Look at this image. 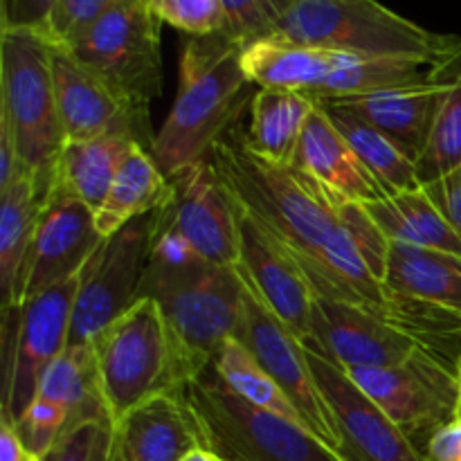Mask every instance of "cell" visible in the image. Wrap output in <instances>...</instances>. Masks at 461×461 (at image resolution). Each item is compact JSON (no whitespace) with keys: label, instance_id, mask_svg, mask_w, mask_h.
Instances as JSON below:
<instances>
[{"label":"cell","instance_id":"cell-1","mask_svg":"<svg viewBox=\"0 0 461 461\" xmlns=\"http://www.w3.org/2000/svg\"><path fill=\"white\" fill-rule=\"evenodd\" d=\"M207 158L239 207L295 259L313 286L324 273L329 248L345 230L342 205L293 165L270 162L250 151L237 126Z\"/></svg>","mask_w":461,"mask_h":461},{"label":"cell","instance_id":"cell-2","mask_svg":"<svg viewBox=\"0 0 461 461\" xmlns=\"http://www.w3.org/2000/svg\"><path fill=\"white\" fill-rule=\"evenodd\" d=\"M140 297L158 302L189 383L205 374L241 320L243 282L237 268L207 264L158 219Z\"/></svg>","mask_w":461,"mask_h":461},{"label":"cell","instance_id":"cell-3","mask_svg":"<svg viewBox=\"0 0 461 461\" xmlns=\"http://www.w3.org/2000/svg\"><path fill=\"white\" fill-rule=\"evenodd\" d=\"M241 54L243 45L225 32L185 41L178 93L149 151L167 178L210 156L252 104L257 90L243 70Z\"/></svg>","mask_w":461,"mask_h":461},{"label":"cell","instance_id":"cell-4","mask_svg":"<svg viewBox=\"0 0 461 461\" xmlns=\"http://www.w3.org/2000/svg\"><path fill=\"white\" fill-rule=\"evenodd\" d=\"M354 57L419 59L441 63L461 48L453 34H437L378 0H293L277 34Z\"/></svg>","mask_w":461,"mask_h":461},{"label":"cell","instance_id":"cell-5","mask_svg":"<svg viewBox=\"0 0 461 461\" xmlns=\"http://www.w3.org/2000/svg\"><path fill=\"white\" fill-rule=\"evenodd\" d=\"M0 117L12 129L27 174L52 192L66 135L59 120L48 36L0 30Z\"/></svg>","mask_w":461,"mask_h":461},{"label":"cell","instance_id":"cell-6","mask_svg":"<svg viewBox=\"0 0 461 461\" xmlns=\"http://www.w3.org/2000/svg\"><path fill=\"white\" fill-rule=\"evenodd\" d=\"M93 351L113 423L133 405L167 392H183L189 383L165 315L151 297H140L108 324L93 340Z\"/></svg>","mask_w":461,"mask_h":461},{"label":"cell","instance_id":"cell-7","mask_svg":"<svg viewBox=\"0 0 461 461\" xmlns=\"http://www.w3.org/2000/svg\"><path fill=\"white\" fill-rule=\"evenodd\" d=\"M203 448L221 461H347L320 437L239 399L207 369L183 390Z\"/></svg>","mask_w":461,"mask_h":461},{"label":"cell","instance_id":"cell-8","mask_svg":"<svg viewBox=\"0 0 461 461\" xmlns=\"http://www.w3.org/2000/svg\"><path fill=\"white\" fill-rule=\"evenodd\" d=\"M160 25L147 0H120L66 50L126 104L149 111L165 79Z\"/></svg>","mask_w":461,"mask_h":461},{"label":"cell","instance_id":"cell-9","mask_svg":"<svg viewBox=\"0 0 461 461\" xmlns=\"http://www.w3.org/2000/svg\"><path fill=\"white\" fill-rule=\"evenodd\" d=\"M77 288L79 277L3 311V421L16 426L39 394L45 372L70 345Z\"/></svg>","mask_w":461,"mask_h":461},{"label":"cell","instance_id":"cell-10","mask_svg":"<svg viewBox=\"0 0 461 461\" xmlns=\"http://www.w3.org/2000/svg\"><path fill=\"white\" fill-rule=\"evenodd\" d=\"M158 212L140 216L117 230L113 237L104 239L81 270L72 309L70 345H93L108 324L115 322L140 300Z\"/></svg>","mask_w":461,"mask_h":461},{"label":"cell","instance_id":"cell-11","mask_svg":"<svg viewBox=\"0 0 461 461\" xmlns=\"http://www.w3.org/2000/svg\"><path fill=\"white\" fill-rule=\"evenodd\" d=\"M351 381L419 446L461 414L459 367L437 358L417 356L399 367L345 369Z\"/></svg>","mask_w":461,"mask_h":461},{"label":"cell","instance_id":"cell-12","mask_svg":"<svg viewBox=\"0 0 461 461\" xmlns=\"http://www.w3.org/2000/svg\"><path fill=\"white\" fill-rule=\"evenodd\" d=\"M234 338L295 403L306 428L340 453L336 421L311 372L306 345L259 300L248 284H243L241 320Z\"/></svg>","mask_w":461,"mask_h":461},{"label":"cell","instance_id":"cell-13","mask_svg":"<svg viewBox=\"0 0 461 461\" xmlns=\"http://www.w3.org/2000/svg\"><path fill=\"white\" fill-rule=\"evenodd\" d=\"M174 196L158 212L165 228L178 232L207 264L237 268L239 205L210 158L171 176Z\"/></svg>","mask_w":461,"mask_h":461},{"label":"cell","instance_id":"cell-14","mask_svg":"<svg viewBox=\"0 0 461 461\" xmlns=\"http://www.w3.org/2000/svg\"><path fill=\"white\" fill-rule=\"evenodd\" d=\"M311 372L327 401L347 461H426L412 439L351 381L349 374L306 347Z\"/></svg>","mask_w":461,"mask_h":461},{"label":"cell","instance_id":"cell-15","mask_svg":"<svg viewBox=\"0 0 461 461\" xmlns=\"http://www.w3.org/2000/svg\"><path fill=\"white\" fill-rule=\"evenodd\" d=\"M311 329L313 338L306 347L342 369L399 367L417 356H435L417 338L374 313L322 295H315Z\"/></svg>","mask_w":461,"mask_h":461},{"label":"cell","instance_id":"cell-16","mask_svg":"<svg viewBox=\"0 0 461 461\" xmlns=\"http://www.w3.org/2000/svg\"><path fill=\"white\" fill-rule=\"evenodd\" d=\"M102 243L95 212L54 180L27 261L21 306L50 288L79 277Z\"/></svg>","mask_w":461,"mask_h":461},{"label":"cell","instance_id":"cell-17","mask_svg":"<svg viewBox=\"0 0 461 461\" xmlns=\"http://www.w3.org/2000/svg\"><path fill=\"white\" fill-rule=\"evenodd\" d=\"M52 79L59 120L68 142H88L111 131H131L151 151L156 135L149 111H140L113 93L99 77L75 59L70 50L52 43Z\"/></svg>","mask_w":461,"mask_h":461},{"label":"cell","instance_id":"cell-18","mask_svg":"<svg viewBox=\"0 0 461 461\" xmlns=\"http://www.w3.org/2000/svg\"><path fill=\"white\" fill-rule=\"evenodd\" d=\"M239 234V277L304 345H309L313 338L311 318L315 291L306 275L295 259L241 207Z\"/></svg>","mask_w":461,"mask_h":461},{"label":"cell","instance_id":"cell-19","mask_svg":"<svg viewBox=\"0 0 461 461\" xmlns=\"http://www.w3.org/2000/svg\"><path fill=\"white\" fill-rule=\"evenodd\" d=\"M459 68L461 48L453 57L437 63L430 75L419 84L360 95V97L329 99V102L340 104L363 120H367L369 124L376 126L381 133H385L392 142L399 144L417 162L423 147H426L432 124H435L437 111H439L446 93L453 86Z\"/></svg>","mask_w":461,"mask_h":461},{"label":"cell","instance_id":"cell-20","mask_svg":"<svg viewBox=\"0 0 461 461\" xmlns=\"http://www.w3.org/2000/svg\"><path fill=\"white\" fill-rule=\"evenodd\" d=\"M203 448L201 430L183 392L133 405L111 430V461H183Z\"/></svg>","mask_w":461,"mask_h":461},{"label":"cell","instance_id":"cell-21","mask_svg":"<svg viewBox=\"0 0 461 461\" xmlns=\"http://www.w3.org/2000/svg\"><path fill=\"white\" fill-rule=\"evenodd\" d=\"M291 165L309 176L338 205H345V203L367 205V203L390 196L385 187L360 162L351 144L338 131L320 102L315 104L313 113L306 120Z\"/></svg>","mask_w":461,"mask_h":461},{"label":"cell","instance_id":"cell-22","mask_svg":"<svg viewBox=\"0 0 461 461\" xmlns=\"http://www.w3.org/2000/svg\"><path fill=\"white\" fill-rule=\"evenodd\" d=\"M50 192L23 174L0 192V300L3 311L21 306L27 261Z\"/></svg>","mask_w":461,"mask_h":461},{"label":"cell","instance_id":"cell-23","mask_svg":"<svg viewBox=\"0 0 461 461\" xmlns=\"http://www.w3.org/2000/svg\"><path fill=\"white\" fill-rule=\"evenodd\" d=\"M340 59L342 52L293 43L279 36L255 41L241 54L243 70L257 90L282 88L309 95L324 84Z\"/></svg>","mask_w":461,"mask_h":461},{"label":"cell","instance_id":"cell-24","mask_svg":"<svg viewBox=\"0 0 461 461\" xmlns=\"http://www.w3.org/2000/svg\"><path fill=\"white\" fill-rule=\"evenodd\" d=\"M390 291L461 313V257L390 241L383 277Z\"/></svg>","mask_w":461,"mask_h":461},{"label":"cell","instance_id":"cell-25","mask_svg":"<svg viewBox=\"0 0 461 461\" xmlns=\"http://www.w3.org/2000/svg\"><path fill=\"white\" fill-rule=\"evenodd\" d=\"M138 147H142L140 140L124 129L88 142H68L59 156L54 180L97 212L122 165Z\"/></svg>","mask_w":461,"mask_h":461},{"label":"cell","instance_id":"cell-26","mask_svg":"<svg viewBox=\"0 0 461 461\" xmlns=\"http://www.w3.org/2000/svg\"><path fill=\"white\" fill-rule=\"evenodd\" d=\"M171 196H174L171 180L162 174L149 149L138 147L126 158L106 198L95 212L97 232L104 239L113 237L131 221L162 210Z\"/></svg>","mask_w":461,"mask_h":461},{"label":"cell","instance_id":"cell-27","mask_svg":"<svg viewBox=\"0 0 461 461\" xmlns=\"http://www.w3.org/2000/svg\"><path fill=\"white\" fill-rule=\"evenodd\" d=\"M315 104L318 99L309 93L259 88L250 104V126L243 131V142L266 160L291 165Z\"/></svg>","mask_w":461,"mask_h":461},{"label":"cell","instance_id":"cell-28","mask_svg":"<svg viewBox=\"0 0 461 461\" xmlns=\"http://www.w3.org/2000/svg\"><path fill=\"white\" fill-rule=\"evenodd\" d=\"M363 207L390 241L461 257V239L423 187L390 194Z\"/></svg>","mask_w":461,"mask_h":461},{"label":"cell","instance_id":"cell-29","mask_svg":"<svg viewBox=\"0 0 461 461\" xmlns=\"http://www.w3.org/2000/svg\"><path fill=\"white\" fill-rule=\"evenodd\" d=\"M36 396L54 401L66 410L68 428L63 435L90 421L113 423L99 385L93 345H68L45 372Z\"/></svg>","mask_w":461,"mask_h":461},{"label":"cell","instance_id":"cell-30","mask_svg":"<svg viewBox=\"0 0 461 461\" xmlns=\"http://www.w3.org/2000/svg\"><path fill=\"white\" fill-rule=\"evenodd\" d=\"M320 104L327 111V115L331 117L333 124L338 126V131L345 135L347 142L351 144L360 162L385 187L387 194L410 192V189L421 187L414 160L399 144L392 142L385 133H381L376 126H372L349 108L329 102V99H322Z\"/></svg>","mask_w":461,"mask_h":461},{"label":"cell","instance_id":"cell-31","mask_svg":"<svg viewBox=\"0 0 461 461\" xmlns=\"http://www.w3.org/2000/svg\"><path fill=\"white\" fill-rule=\"evenodd\" d=\"M435 63L419 59H387V57H354L342 54L336 70L315 90L313 99H347L360 95L381 93L419 84L432 72Z\"/></svg>","mask_w":461,"mask_h":461},{"label":"cell","instance_id":"cell-32","mask_svg":"<svg viewBox=\"0 0 461 461\" xmlns=\"http://www.w3.org/2000/svg\"><path fill=\"white\" fill-rule=\"evenodd\" d=\"M216 376L221 378L230 392L239 396L246 403L255 405V408L264 410V412L277 414V417L286 419V421L297 423V426L306 428L304 419H302L300 410L295 408L291 399L284 394L282 387L259 367L255 358L243 349L241 342L237 338H230L223 342V347L216 354L214 363H212ZM309 430V428H306Z\"/></svg>","mask_w":461,"mask_h":461},{"label":"cell","instance_id":"cell-33","mask_svg":"<svg viewBox=\"0 0 461 461\" xmlns=\"http://www.w3.org/2000/svg\"><path fill=\"white\" fill-rule=\"evenodd\" d=\"M414 167L421 187L461 167V68L437 111L426 147Z\"/></svg>","mask_w":461,"mask_h":461},{"label":"cell","instance_id":"cell-34","mask_svg":"<svg viewBox=\"0 0 461 461\" xmlns=\"http://www.w3.org/2000/svg\"><path fill=\"white\" fill-rule=\"evenodd\" d=\"M293 0H221L225 18V34L239 45L270 39L277 34Z\"/></svg>","mask_w":461,"mask_h":461},{"label":"cell","instance_id":"cell-35","mask_svg":"<svg viewBox=\"0 0 461 461\" xmlns=\"http://www.w3.org/2000/svg\"><path fill=\"white\" fill-rule=\"evenodd\" d=\"M68 428V412L54 401L36 396L30 408L16 421V432L27 455L36 459L48 457Z\"/></svg>","mask_w":461,"mask_h":461},{"label":"cell","instance_id":"cell-36","mask_svg":"<svg viewBox=\"0 0 461 461\" xmlns=\"http://www.w3.org/2000/svg\"><path fill=\"white\" fill-rule=\"evenodd\" d=\"M160 23L187 36H207L225 30L221 0H147Z\"/></svg>","mask_w":461,"mask_h":461},{"label":"cell","instance_id":"cell-37","mask_svg":"<svg viewBox=\"0 0 461 461\" xmlns=\"http://www.w3.org/2000/svg\"><path fill=\"white\" fill-rule=\"evenodd\" d=\"M120 0H54L48 23V39L70 48L93 25H97Z\"/></svg>","mask_w":461,"mask_h":461},{"label":"cell","instance_id":"cell-38","mask_svg":"<svg viewBox=\"0 0 461 461\" xmlns=\"http://www.w3.org/2000/svg\"><path fill=\"white\" fill-rule=\"evenodd\" d=\"M113 423L90 421L63 435L41 461H111Z\"/></svg>","mask_w":461,"mask_h":461},{"label":"cell","instance_id":"cell-39","mask_svg":"<svg viewBox=\"0 0 461 461\" xmlns=\"http://www.w3.org/2000/svg\"><path fill=\"white\" fill-rule=\"evenodd\" d=\"M54 0H0V30H32L48 36Z\"/></svg>","mask_w":461,"mask_h":461},{"label":"cell","instance_id":"cell-40","mask_svg":"<svg viewBox=\"0 0 461 461\" xmlns=\"http://www.w3.org/2000/svg\"><path fill=\"white\" fill-rule=\"evenodd\" d=\"M423 189L461 239V167L441 176L435 183L423 185Z\"/></svg>","mask_w":461,"mask_h":461},{"label":"cell","instance_id":"cell-41","mask_svg":"<svg viewBox=\"0 0 461 461\" xmlns=\"http://www.w3.org/2000/svg\"><path fill=\"white\" fill-rule=\"evenodd\" d=\"M423 457L426 461H461V414L430 437Z\"/></svg>","mask_w":461,"mask_h":461},{"label":"cell","instance_id":"cell-42","mask_svg":"<svg viewBox=\"0 0 461 461\" xmlns=\"http://www.w3.org/2000/svg\"><path fill=\"white\" fill-rule=\"evenodd\" d=\"M23 174H27V171L23 167L16 140H14V133L7 122L0 117V192H5Z\"/></svg>","mask_w":461,"mask_h":461},{"label":"cell","instance_id":"cell-43","mask_svg":"<svg viewBox=\"0 0 461 461\" xmlns=\"http://www.w3.org/2000/svg\"><path fill=\"white\" fill-rule=\"evenodd\" d=\"M27 455L21 437H18L16 426L0 419V461H25Z\"/></svg>","mask_w":461,"mask_h":461},{"label":"cell","instance_id":"cell-44","mask_svg":"<svg viewBox=\"0 0 461 461\" xmlns=\"http://www.w3.org/2000/svg\"><path fill=\"white\" fill-rule=\"evenodd\" d=\"M183 461H221V459L216 457V455L212 453V450H207V448H196V450H194V453H189L187 457H185Z\"/></svg>","mask_w":461,"mask_h":461},{"label":"cell","instance_id":"cell-45","mask_svg":"<svg viewBox=\"0 0 461 461\" xmlns=\"http://www.w3.org/2000/svg\"><path fill=\"white\" fill-rule=\"evenodd\" d=\"M25 461H39V459H36V457H32V455H30V457H27Z\"/></svg>","mask_w":461,"mask_h":461},{"label":"cell","instance_id":"cell-46","mask_svg":"<svg viewBox=\"0 0 461 461\" xmlns=\"http://www.w3.org/2000/svg\"><path fill=\"white\" fill-rule=\"evenodd\" d=\"M459 374H461V367H459Z\"/></svg>","mask_w":461,"mask_h":461}]
</instances>
